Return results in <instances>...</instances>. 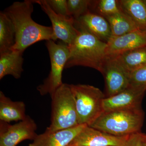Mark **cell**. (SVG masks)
<instances>
[{
    "label": "cell",
    "mask_w": 146,
    "mask_h": 146,
    "mask_svg": "<svg viewBox=\"0 0 146 146\" xmlns=\"http://www.w3.org/2000/svg\"><path fill=\"white\" fill-rule=\"evenodd\" d=\"M16 35L12 22L4 11L0 12V54L11 50Z\"/></svg>",
    "instance_id": "20"
},
{
    "label": "cell",
    "mask_w": 146,
    "mask_h": 146,
    "mask_svg": "<svg viewBox=\"0 0 146 146\" xmlns=\"http://www.w3.org/2000/svg\"><path fill=\"white\" fill-rule=\"evenodd\" d=\"M100 72L105 81L106 97L114 96L129 86V74L115 57L106 56Z\"/></svg>",
    "instance_id": "9"
},
{
    "label": "cell",
    "mask_w": 146,
    "mask_h": 146,
    "mask_svg": "<svg viewBox=\"0 0 146 146\" xmlns=\"http://www.w3.org/2000/svg\"><path fill=\"white\" fill-rule=\"evenodd\" d=\"M68 146H76L75 145H73V144H70V145H68Z\"/></svg>",
    "instance_id": "27"
},
{
    "label": "cell",
    "mask_w": 146,
    "mask_h": 146,
    "mask_svg": "<svg viewBox=\"0 0 146 146\" xmlns=\"http://www.w3.org/2000/svg\"><path fill=\"white\" fill-rule=\"evenodd\" d=\"M79 125L90 126L104 112L106 98L99 89L87 84H70Z\"/></svg>",
    "instance_id": "5"
},
{
    "label": "cell",
    "mask_w": 146,
    "mask_h": 146,
    "mask_svg": "<svg viewBox=\"0 0 146 146\" xmlns=\"http://www.w3.org/2000/svg\"><path fill=\"white\" fill-rule=\"evenodd\" d=\"M86 126L79 125L54 131L46 129L44 133L37 135L29 146H68Z\"/></svg>",
    "instance_id": "13"
},
{
    "label": "cell",
    "mask_w": 146,
    "mask_h": 146,
    "mask_svg": "<svg viewBox=\"0 0 146 146\" xmlns=\"http://www.w3.org/2000/svg\"><path fill=\"white\" fill-rule=\"evenodd\" d=\"M129 136H115L86 126L70 144L77 146H126Z\"/></svg>",
    "instance_id": "10"
},
{
    "label": "cell",
    "mask_w": 146,
    "mask_h": 146,
    "mask_svg": "<svg viewBox=\"0 0 146 146\" xmlns=\"http://www.w3.org/2000/svg\"><path fill=\"white\" fill-rule=\"evenodd\" d=\"M129 86L146 90V65L129 74Z\"/></svg>",
    "instance_id": "22"
},
{
    "label": "cell",
    "mask_w": 146,
    "mask_h": 146,
    "mask_svg": "<svg viewBox=\"0 0 146 146\" xmlns=\"http://www.w3.org/2000/svg\"><path fill=\"white\" fill-rule=\"evenodd\" d=\"M116 58L126 72L129 73L146 65V46L123 53Z\"/></svg>",
    "instance_id": "19"
},
{
    "label": "cell",
    "mask_w": 146,
    "mask_h": 146,
    "mask_svg": "<svg viewBox=\"0 0 146 146\" xmlns=\"http://www.w3.org/2000/svg\"><path fill=\"white\" fill-rule=\"evenodd\" d=\"M23 53L11 50L0 54V80L8 75L17 79L21 77L24 71Z\"/></svg>",
    "instance_id": "16"
},
{
    "label": "cell",
    "mask_w": 146,
    "mask_h": 146,
    "mask_svg": "<svg viewBox=\"0 0 146 146\" xmlns=\"http://www.w3.org/2000/svg\"><path fill=\"white\" fill-rule=\"evenodd\" d=\"M104 18L109 23L112 37L122 36L140 29L131 18L121 10L119 13Z\"/></svg>",
    "instance_id": "18"
},
{
    "label": "cell",
    "mask_w": 146,
    "mask_h": 146,
    "mask_svg": "<svg viewBox=\"0 0 146 146\" xmlns=\"http://www.w3.org/2000/svg\"><path fill=\"white\" fill-rule=\"evenodd\" d=\"M50 98L51 122L46 130L56 131L79 125L70 84L63 83Z\"/></svg>",
    "instance_id": "4"
},
{
    "label": "cell",
    "mask_w": 146,
    "mask_h": 146,
    "mask_svg": "<svg viewBox=\"0 0 146 146\" xmlns=\"http://www.w3.org/2000/svg\"><path fill=\"white\" fill-rule=\"evenodd\" d=\"M107 44L106 56L109 57L146 46V30L139 29L122 36L111 37Z\"/></svg>",
    "instance_id": "12"
},
{
    "label": "cell",
    "mask_w": 146,
    "mask_h": 146,
    "mask_svg": "<svg viewBox=\"0 0 146 146\" xmlns=\"http://www.w3.org/2000/svg\"><path fill=\"white\" fill-rule=\"evenodd\" d=\"M141 133L139 132L129 136L126 146H142L141 144Z\"/></svg>",
    "instance_id": "25"
},
{
    "label": "cell",
    "mask_w": 146,
    "mask_h": 146,
    "mask_svg": "<svg viewBox=\"0 0 146 146\" xmlns=\"http://www.w3.org/2000/svg\"><path fill=\"white\" fill-rule=\"evenodd\" d=\"M146 91L129 86L114 96L106 97L103 103L104 112L142 108L141 103Z\"/></svg>",
    "instance_id": "11"
},
{
    "label": "cell",
    "mask_w": 146,
    "mask_h": 146,
    "mask_svg": "<svg viewBox=\"0 0 146 146\" xmlns=\"http://www.w3.org/2000/svg\"><path fill=\"white\" fill-rule=\"evenodd\" d=\"M121 10L131 18L140 29L146 30V1L121 0Z\"/></svg>",
    "instance_id": "17"
},
{
    "label": "cell",
    "mask_w": 146,
    "mask_h": 146,
    "mask_svg": "<svg viewBox=\"0 0 146 146\" xmlns=\"http://www.w3.org/2000/svg\"><path fill=\"white\" fill-rule=\"evenodd\" d=\"M141 144L142 146H146V134L141 133Z\"/></svg>",
    "instance_id": "26"
},
{
    "label": "cell",
    "mask_w": 146,
    "mask_h": 146,
    "mask_svg": "<svg viewBox=\"0 0 146 146\" xmlns=\"http://www.w3.org/2000/svg\"><path fill=\"white\" fill-rule=\"evenodd\" d=\"M98 9L104 17L116 14L121 11L119 1L116 0H101L98 2Z\"/></svg>",
    "instance_id": "23"
},
{
    "label": "cell",
    "mask_w": 146,
    "mask_h": 146,
    "mask_svg": "<svg viewBox=\"0 0 146 146\" xmlns=\"http://www.w3.org/2000/svg\"><path fill=\"white\" fill-rule=\"evenodd\" d=\"M75 26L77 29L85 30L106 43L112 37L111 29L107 20L90 11L75 21Z\"/></svg>",
    "instance_id": "14"
},
{
    "label": "cell",
    "mask_w": 146,
    "mask_h": 146,
    "mask_svg": "<svg viewBox=\"0 0 146 146\" xmlns=\"http://www.w3.org/2000/svg\"><path fill=\"white\" fill-rule=\"evenodd\" d=\"M33 2L38 4L48 16L52 25V40L55 42L59 39L68 46L71 44L78 33V30L75 26L74 20L56 13L47 3L46 0L33 1Z\"/></svg>",
    "instance_id": "8"
},
{
    "label": "cell",
    "mask_w": 146,
    "mask_h": 146,
    "mask_svg": "<svg viewBox=\"0 0 146 146\" xmlns=\"http://www.w3.org/2000/svg\"><path fill=\"white\" fill-rule=\"evenodd\" d=\"M33 1L15 2L3 11L12 22L16 35L15 44L11 50L23 53L27 48L39 41L53 39L52 27L42 25L31 17Z\"/></svg>",
    "instance_id": "1"
},
{
    "label": "cell",
    "mask_w": 146,
    "mask_h": 146,
    "mask_svg": "<svg viewBox=\"0 0 146 146\" xmlns=\"http://www.w3.org/2000/svg\"><path fill=\"white\" fill-rule=\"evenodd\" d=\"M69 15L75 21L89 11L92 1L88 0H68Z\"/></svg>",
    "instance_id": "21"
},
{
    "label": "cell",
    "mask_w": 146,
    "mask_h": 146,
    "mask_svg": "<svg viewBox=\"0 0 146 146\" xmlns=\"http://www.w3.org/2000/svg\"><path fill=\"white\" fill-rule=\"evenodd\" d=\"M78 34L68 46L69 55L65 69L82 66L101 72L106 57L107 43L82 29H77Z\"/></svg>",
    "instance_id": "2"
},
{
    "label": "cell",
    "mask_w": 146,
    "mask_h": 146,
    "mask_svg": "<svg viewBox=\"0 0 146 146\" xmlns=\"http://www.w3.org/2000/svg\"><path fill=\"white\" fill-rule=\"evenodd\" d=\"M36 123L29 115L13 125L0 122V146H16L25 140L33 141L37 134Z\"/></svg>",
    "instance_id": "7"
},
{
    "label": "cell",
    "mask_w": 146,
    "mask_h": 146,
    "mask_svg": "<svg viewBox=\"0 0 146 146\" xmlns=\"http://www.w3.org/2000/svg\"><path fill=\"white\" fill-rule=\"evenodd\" d=\"M46 45L49 54L50 71L43 83L37 86V90L41 96L49 95L51 97L63 84L62 73L69 57V49L63 42L56 43L52 39L46 41Z\"/></svg>",
    "instance_id": "6"
},
{
    "label": "cell",
    "mask_w": 146,
    "mask_h": 146,
    "mask_svg": "<svg viewBox=\"0 0 146 146\" xmlns=\"http://www.w3.org/2000/svg\"><path fill=\"white\" fill-rule=\"evenodd\" d=\"M47 3L56 13L65 17L71 18L68 12V2L66 0H46Z\"/></svg>",
    "instance_id": "24"
},
{
    "label": "cell",
    "mask_w": 146,
    "mask_h": 146,
    "mask_svg": "<svg viewBox=\"0 0 146 146\" xmlns=\"http://www.w3.org/2000/svg\"><path fill=\"white\" fill-rule=\"evenodd\" d=\"M26 105L23 102H14L0 91V121L9 123L19 122L26 117Z\"/></svg>",
    "instance_id": "15"
},
{
    "label": "cell",
    "mask_w": 146,
    "mask_h": 146,
    "mask_svg": "<svg viewBox=\"0 0 146 146\" xmlns=\"http://www.w3.org/2000/svg\"><path fill=\"white\" fill-rule=\"evenodd\" d=\"M145 118L142 108L104 112L90 126L115 136L141 132Z\"/></svg>",
    "instance_id": "3"
}]
</instances>
